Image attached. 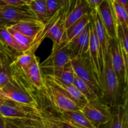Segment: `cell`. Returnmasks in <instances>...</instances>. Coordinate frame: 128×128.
I'll list each match as a JSON object with an SVG mask.
<instances>
[{
  "mask_svg": "<svg viewBox=\"0 0 128 128\" xmlns=\"http://www.w3.org/2000/svg\"><path fill=\"white\" fill-rule=\"evenodd\" d=\"M91 12L86 0L71 1L65 18V29L68 28L84 15L90 14Z\"/></svg>",
  "mask_w": 128,
  "mask_h": 128,
  "instance_id": "obj_14",
  "label": "cell"
},
{
  "mask_svg": "<svg viewBox=\"0 0 128 128\" xmlns=\"http://www.w3.org/2000/svg\"><path fill=\"white\" fill-rule=\"evenodd\" d=\"M26 5L38 21L44 24L48 20L46 0H28Z\"/></svg>",
  "mask_w": 128,
  "mask_h": 128,
  "instance_id": "obj_21",
  "label": "cell"
},
{
  "mask_svg": "<svg viewBox=\"0 0 128 128\" xmlns=\"http://www.w3.org/2000/svg\"><path fill=\"white\" fill-rule=\"evenodd\" d=\"M91 11H97L104 0H86Z\"/></svg>",
  "mask_w": 128,
  "mask_h": 128,
  "instance_id": "obj_33",
  "label": "cell"
},
{
  "mask_svg": "<svg viewBox=\"0 0 128 128\" xmlns=\"http://www.w3.org/2000/svg\"><path fill=\"white\" fill-rule=\"evenodd\" d=\"M44 26V24L39 21H25L8 26L22 34L34 40ZM34 41V40H33Z\"/></svg>",
  "mask_w": 128,
  "mask_h": 128,
  "instance_id": "obj_19",
  "label": "cell"
},
{
  "mask_svg": "<svg viewBox=\"0 0 128 128\" xmlns=\"http://www.w3.org/2000/svg\"><path fill=\"white\" fill-rule=\"evenodd\" d=\"M38 21L27 5L23 6H0V24L7 27L25 21Z\"/></svg>",
  "mask_w": 128,
  "mask_h": 128,
  "instance_id": "obj_9",
  "label": "cell"
},
{
  "mask_svg": "<svg viewBox=\"0 0 128 128\" xmlns=\"http://www.w3.org/2000/svg\"><path fill=\"white\" fill-rule=\"evenodd\" d=\"M73 85L80 91V92L83 95L87 101H91L98 98L96 94L92 91L91 88L82 80H81L78 76H75Z\"/></svg>",
  "mask_w": 128,
  "mask_h": 128,
  "instance_id": "obj_26",
  "label": "cell"
},
{
  "mask_svg": "<svg viewBox=\"0 0 128 128\" xmlns=\"http://www.w3.org/2000/svg\"><path fill=\"white\" fill-rule=\"evenodd\" d=\"M24 74L28 81L35 89L39 91H43L44 80L38 57L35 56L32 63L24 71Z\"/></svg>",
  "mask_w": 128,
  "mask_h": 128,
  "instance_id": "obj_15",
  "label": "cell"
},
{
  "mask_svg": "<svg viewBox=\"0 0 128 128\" xmlns=\"http://www.w3.org/2000/svg\"><path fill=\"white\" fill-rule=\"evenodd\" d=\"M0 41L14 51L22 53V51L20 46L16 43L11 34L7 30V26L0 24Z\"/></svg>",
  "mask_w": 128,
  "mask_h": 128,
  "instance_id": "obj_24",
  "label": "cell"
},
{
  "mask_svg": "<svg viewBox=\"0 0 128 128\" xmlns=\"http://www.w3.org/2000/svg\"><path fill=\"white\" fill-rule=\"evenodd\" d=\"M110 59L119 83L124 92H128V64L125 61L121 44L117 39L110 40Z\"/></svg>",
  "mask_w": 128,
  "mask_h": 128,
  "instance_id": "obj_6",
  "label": "cell"
},
{
  "mask_svg": "<svg viewBox=\"0 0 128 128\" xmlns=\"http://www.w3.org/2000/svg\"><path fill=\"white\" fill-rule=\"evenodd\" d=\"M74 56L67 41L60 44L53 43L50 56L40 64L41 72L44 73V76L52 75L58 78L63 68Z\"/></svg>",
  "mask_w": 128,
  "mask_h": 128,
  "instance_id": "obj_3",
  "label": "cell"
},
{
  "mask_svg": "<svg viewBox=\"0 0 128 128\" xmlns=\"http://www.w3.org/2000/svg\"><path fill=\"white\" fill-rule=\"evenodd\" d=\"M41 122L42 128H58L51 121H50L48 119L46 115L44 114L43 113H42Z\"/></svg>",
  "mask_w": 128,
  "mask_h": 128,
  "instance_id": "obj_32",
  "label": "cell"
},
{
  "mask_svg": "<svg viewBox=\"0 0 128 128\" xmlns=\"http://www.w3.org/2000/svg\"><path fill=\"white\" fill-rule=\"evenodd\" d=\"M97 12L110 40L117 39L116 21L112 8V0H104Z\"/></svg>",
  "mask_w": 128,
  "mask_h": 128,
  "instance_id": "obj_11",
  "label": "cell"
},
{
  "mask_svg": "<svg viewBox=\"0 0 128 128\" xmlns=\"http://www.w3.org/2000/svg\"><path fill=\"white\" fill-rule=\"evenodd\" d=\"M90 39V26L89 24L82 32L76 36L71 42H69L70 48L73 51L75 56L80 57L88 52Z\"/></svg>",
  "mask_w": 128,
  "mask_h": 128,
  "instance_id": "obj_17",
  "label": "cell"
},
{
  "mask_svg": "<svg viewBox=\"0 0 128 128\" xmlns=\"http://www.w3.org/2000/svg\"><path fill=\"white\" fill-rule=\"evenodd\" d=\"M60 118L78 128H97L89 121L81 111L61 112Z\"/></svg>",
  "mask_w": 128,
  "mask_h": 128,
  "instance_id": "obj_18",
  "label": "cell"
},
{
  "mask_svg": "<svg viewBox=\"0 0 128 128\" xmlns=\"http://www.w3.org/2000/svg\"><path fill=\"white\" fill-rule=\"evenodd\" d=\"M90 39L88 54L94 71L97 75L99 81H100L101 72H102V68H103L104 59L100 43H99V41L96 37V33H95L94 25L91 18V21H90Z\"/></svg>",
  "mask_w": 128,
  "mask_h": 128,
  "instance_id": "obj_10",
  "label": "cell"
},
{
  "mask_svg": "<svg viewBox=\"0 0 128 128\" xmlns=\"http://www.w3.org/2000/svg\"><path fill=\"white\" fill-rule=\"evenodd\" d=\"M46 116L48 118V119L50 121H51L58 128H78L72 126V125L70 124L68 122H66V121H64L62 119L60 118L50 116H48V115H46Z\"/></svg>",
  "mask_w": 128,
  "mask_h": 128,
  "instance_id": "obj_31",
  "label": "cell"
},
{
  "mask_svg": "<svg viewBox=\"0 0 128 128\" xmlns=\"http://www.w3.org/2000/svg\"><path fill=\"white\" fill-rule=\"evenodd\" d=\"M42 113L38 108L0 98V114L4 119L40 120Z\"/></svg>",
  "mask_w": 128,
  "mask_h": 128,
  "instance_id": "obj_5",
  "label": "cell"
},
{
  "mask_svg": "<svg viewBox=\"0 0 128 128\" xmlns=\"http://www.w3.org/2000/svg\"><path fill=\"white\" fill-rule=\"evenodd\" d=\"M75 76L76 74L70 61L63 68L60 76L56 78H58L61 82L66 84H73Z\"/></svg>",
  "mask_w": 128,
  "mask_h": 128,
  "instance_id": "obj_27",
  "label": "cell"
},
{
  "mask_svg": "<svg viewBox=\"0 0 128 128\" xmlns=\"http://www.w3.org/2000/svg\"><path fill=\"white\" fill-rule=\"evenodd\" d=\"M43 76L45 80L50 83L62 90L72 101H73L78 106L80 109L82 108L88 102L84 96L73 84H66L63 83L58 78L52 75H44Z\"/></svg>",
  "mask_w": 128,
  "mask_h": 128,
  "instance_id": "obj_12",
  "label": "cell"
},
{
  "mask_svg": "<svg viewBox=\"0 0 128 128\" xmlns=\"http://www.w3.org/2000/svg\"><path fill=\"white\" fill-rule=\"evenodd\" d=\"M34 89L25 76L12 74L8 83L0 90V98L38 108L33 94Z\"/></svg>",
  "mask_w": 128,
  "mask_h": 128,
  "instance_id": "obj_2",
  "label": "cell"
},
{
  "mask_svg": "<svg viewBox=\"0 0 128 128\" xmlns=\"http://www.w3.org/2000/svg\"><path fill=\"white\" fill-rule=\"evenodd\" d=\"M118 4L122 6L124 9L128 11V1L127 0H114Z\"/></svg>",
  "mask_w": 128,
  "mask_h": 128,
  "instance_id": "obj_35",
  "label": "cell"
},
{
  "mask_svg": "<svg viewBox=\"0 0 128 128\" xmlns=\"http://www.w3.org/2000/svg\"><path fill=\"white\" fill-rule=\"evenodd\" d=\"M116 36L122 51L125 54L128 56V28H125L121 25L116 24Z\"/></svg>",
  "mask_w": 128,
  "mask_h": 128,
  "instance_id": "obj_29",
  "label": "cell"
},
{
  "mask_svg": "<svg viewBox=\"0 0 128 128\" xmlns=\"http://www.w3.org/2000/svg\"><path fill=\"white\" fill-rule=\"evenodd\" d=\"M5 128H21L15 120L4 119Z\"/></svg>",
  "mask_w": 128,
  "mask_h": 128,
  "instance_id": "obj_34",
  "label": "cell"
},
{
  "mask_svg": "<svg viewBox=\"0 0 128 128\" xmlns=\"http://www.w3.org/2000/svg\"><path fill=\"white\" fill-rule=\"evenodd\" d=\"M90 15H91V18L94 25L95 33L100 43L104 59L109 50L110 39L108 36L106 30L101 22V19L97 11H92Z\"/></svg>",
  "mask_w": 128,
  "mask_h": 128,
  "instance_id": "obj_16",
  "label": "cell"
},
{
  "mask_svg": "<svg viewBox=\"0 0 128 128\" xmlns=\"http://www.w3.org/2000/svg\"><path fill=\"white\" fill-rule=\"evenodd\" d=\"M7 30L9 31V32L11 34L12 37L13 38L16 43L21 49L22 53L28 51V50L30 48L31 44H32V42H33V39L30 38L22 34L19 31H16V30L11 28L10 27H7Z\"/></svg>",
  "mask_w": 128,
  "mask_h": 128,
  "instance_id": "obj_23",
  "label": "cell"
},
{
  "mask_svg": "<svg viewBox=\"0 0 128 128\" xmlns=\"http://www.w3.org/2000/svg\"><path fill=\"white\" fill-rule=\"evenodd\" d=\"M43 91L52 107L61 112L71 111H81L77 104L71 100L62 90L46 81L44 78Z\"/></svg>",
  "mask_w": 128,
  "mask_h": 128,
  "instance_id": "obj_7",
  "label": "cell"
},
{
  "mask_svg": "<svg viewBox=\"0 0 128 128\" xmlns=\"http://www.w3.org/2000/svg\"><path fill=\"white\" fill-rule=\"evenodd\" d=\"M0 128H5V120L0 114Z\"/></svg>",
  "mask_w": 128,
  "mask_h": 128,
  "instance_id": "obj_36",
  "label": "cell"
},
{
  "mask_svg": "<svg viewBox=\"0 0 128 128\" xmlns=\"http://www.w3.org/2000/svg\"><path fill=\"white\" fill-rule=\"evenodd\" d=\"M100 82L102 92L101 100L110 107L122 104L123 100L124 101L128 98V92L122 91L112 67L109 50L104 58L103 68Z\"/></svg>",
  "mask_w": 128,
  "mask_h": 128,
  "instance_id": "obj_1",
  "label": "cell"
},
{
  "mask_svg": "<svg viewBox=\"0 0 128 128\" xmlns=\"http://www.w3.org/2000/svg\"><path fill=\"white\" fill-rule=\"evenodd\" d=\"M35 56V54L26 52L19 54L10 65L12 74L24 75V71L32 63Z\"/></svg>",
  "mask_w": 128,
  "mask_h": 128,
  "instance_id": "obj_20",
  "label": "cell"
},
{
  "mask_svg": "<svg viewBox=\"0 0 128 128\" xmlns=\"http://www.w3.org/2000/svg\"><path fill=\"white\" fill-rule=\"evenodd\" d=\"M111 118L103 128H128V98L122 104L111 108Z\"/></svg>",
  "mask_w": 128,
  "mask_h": 128,
  "instance_id": "obj_13",
  "label": "cell"
},
{
  "mask_svg": "<svg viewBox=\"0 0 128 128\" xmlns=\"http://www.w3.org/2000/svg\"><path fill=\"white\" fill-rule=\"evenodd\" d=\"M21 128H42L40 120H15Z\"/></svg>",
  "mask_w": 128,
  "mask_h": 128,
  "instance_id": "obj_30",
  "label": "cell"
},
{
  "mask_svg": "<svg viewBox=\"0 0 128 128\" xmlns=\"http://www.w3.org/2000/svg\"><path fill=\"white\" fill-rule=\"evenodd\" d=\"M71 62L76 76L84 81L98 98H102L100 82L91 64L88 52L80 57L74 56L71 60Z\"/></svg>",
  "mask_w": 128,
  "mask_h": 128,
  "instance_id": "obj_4",
  "label": "cell"
},
{
  "mask_svg": "<svg viewBox=\"0 0 128 128\" xmlns=\"http://www.w3.org/2000/svg\"><path fill=\"white\" fill-rule=\"evenodd\" d=\"M81 111L97 128L107 123L111 118V107L100 98L88 102Z\"/></svg>",
  "mask_w": 128,
  "mask_h": 128,
  "instance_id": "obj_8",
  "label": "cell"
},
{
  "mask_svg": "<svg viewBox=\"0 0 128 128\" xmlns=\"http://www.w3.org/2000/svg\"><path fill=\"white\" fill-rule=\"evenodd\" d=\"M112 4L116 24L121 25L125 28H128V11L118 4L114 0H112Z\"/></svg>",
  "mask_w": 128,
  "mask_h": 128,
  "instance_id": "obj_25",
  "label": "cell"
},
{
  "mask_svg": "<svg viewBox=\"0 0 128 128\" xmlns=\"http://www.w3.org/2000/svg\"><path fill=\"white\" fill-rule=\"evenodd\" d=\"M66 0H46V7L48 19L52 17L56 12L67 4Z\"/></svg>",
  "mask_w": 128,
  "mask_h": 128,
  "instance_id": "obj_28",
  "label": "cell"
},
{
  "mask_svg": "<svg viewBox=\"0 0 128 128\" xmlns=\"http://www.w3.org/2000/svg\"><path fill=\"white\" fill-rule=\"evenodd\" d=\"M91 21L90 14H86L74 22L66 30V35L68 42H71L76 36L82 32L85 28L90 24Z\"/></svg>",
  "mask_w": 128,
  "mask_h": 128,
  "instance_id": "obj_22",
  "label": "cell"
}]
</instances>
